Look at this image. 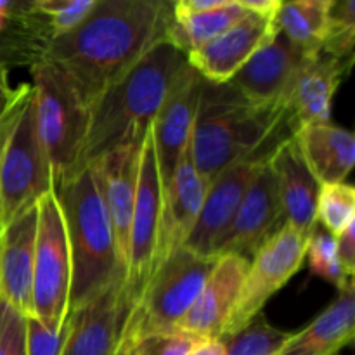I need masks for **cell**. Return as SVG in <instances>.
<instances>
[{"label": "cell", "instance_id": "cell-1", "mask_svg": "<svg viewBox=\"0 0 355 355\" xmlns=\"http://www.w3.org/2000/svg\"><path fill=\"white\" fill-rule=\"evenodd\" d=\"M172 2L97 0L80 26L54 38L45 58L54 62L90 110L97 97L165 42Z\"/></svg>", "mask_w": 355, "mask_h": 355}, {"label": "cell", "instance_id": "cell-2", "mask_svg": "<svg viewBox=\"0 0 355 355\" xmlns=\"http://www.w3.org/2000/svg\"><path fill=\"white\" fill-rule=\"evenodd\" d=\"M293 137L283 104H253L229 83H205L189 156L207 182L222 170Z\"/></svg>", "mask_w": 355, "mask_h": 355}, {"label": "cell", "instance_id": "cell-3", "mask_svg": "<svg viewBox=\"0 0 355 355\" xmlns=\"http://www.w3.org/2000/svg\"><path fill=\"white\" fill-rule=\"evenodd\" d=\"M186 64V55L162 42L104 90L90 106L80 170L113 149L141 144Z\"/></svg>", "mask_w": 355, "mask_h": 355}, {"label": "cell", "instance_id": "cell-4", "mask_svg": "<svg viewBox=\"0 0 355 355\" xmlns=\"http://www.w3.org/2000/svg\"><path fill=\"white\" fill-rule=\"evenodd\" d=\"M71 255L69 311L114 283H123L113 229L92 168L78 170L55 187Z\"/></svg>", "mask_w": 355, "mask_h": 355}, {"label": "cell", "instance_id": "cell-5", "mask_svg": "<svg viewBox=\"0 0 355 355\" xmlns=\"http://www.w3.org/2000/svg\"><path fill=\"white\" fill-rule=\"evenodd\" d=\"M30 75L38 132L58 187L80 170L90 110L64 73L47 58L33 62Z\"/></svg>", "mask_w": 355, "mask_h": 355}, {"label": "cell", "instance_id": "cell-6", "mask_svg": "<svg viewBox=\"0 0 355 355\" xmlns=\"http://www.w3.org/2000/svg\"><path fill=\"white\" fill-rule=\"evenodd\" d=\"M218 257L180 248L153 272L120 326L118 343L175 329L214 270Z\"/></svg>", "mask_w": 355, "mask_h": 355}, {"label": "cell", "instance_id": "cell-7", "mask_svg": "<svg viewBox=\"0 0 355 355\" xmlns=\"http://www.w3.org/2000/svg\"><path fill=\"white\" fill-rule=\"evenodd\" d=\"M54 189L51 159L38 132L31 90L0 156V229Z\"/></svg>", "mask_w": 355, "mask_h": 355}, {"label": "cell", "instance_id": "cell-8", "mask_svg": "<svg viewBox=\"0 0 355 355\" xmlns=\"http://www.w3.org/2000/svg\"><path fill=\"white\" fill-rule=\"evenodd\" d=\"M31 315L52 329L64 326L71 290V255L55 189L37 203Z\"/></svg>", "mask_w": 355, "mask_h": 355}, {"label": "cell", "instance_id": "cell-9", "mask_svg": "<svg viewBox=\"0 0 355 355\" xmlns=\"http://www.w3.org/2000/svg\"><path fill=\"white\" fill-rule=\"evenodd\" d=\"M162 193L163 184L158 170L153 132L149 128L139 151L137 189H135L134 214H132L130 236H128V262L123 284H121L123 318L142 293L151 276Z\"/></svg>", "mask_w": 355, "mask_h": 355}, {"label": "cell", "instance_id": "cell-10", "mask_svg": "<svg viewBox=\"0 0 355 355\" xmlns=\"http://www.w3.org/2000/svg\"><path fill=\"white\" fill-rule=\"evenodd\" d=\"M309 234L284 225L269 243L250 260L236 307L229 318L224 335H232L262 314L263 305L272 298L305 262Z\"/></svg>", "mask_w": 355, "mask_h": 355}, {"label": "cell", "instance_id": "cell-11", "mask_svg": "<svg viewBox=\"0 0 355 355\" xmlns=\"http://www.w3.org/2000/svg\"><path fill=\"white\" fill-rule=\"evenodd\" d=\"M274 151L276 148L257 151L255 155L222 170L208 182L200 217L184 248H189L198 255L214 257L215 246L231 225L243 198L263 165L269 163Z\"/></svg>", "mask_w": 355, "mask_h": 355}, {"label": "cell", "instance_id": "cell-12", "mask_svg": "<svg viewBox=\"0 0 355 355\" xmlns=\"http://www.w3.org/2000/svg\"><path fill=\"white\" fill-rule=\"evenodd\" d=\"M286 225L277 184L269 163L243 198L231 225L214 250V257L238 255L250 262L266 243Z\"/></svg>", "mask_w": 355, "mask_h": 355}, {"label": "cell", "instance_id": "cell-13", "mask_svg": "<svg viewBox=\"0 0 355 355\" xmlns=\"http://www.w3.org/2000/svg\"><path fill=\"white\" fill-rule=\"evenodd\" d=\"M205 83L207 82L186 64L153 121V141L163 186L172 179L180 159L189 151Z\"/></svg>", "mask_w": 355, "mask_h": 355}, {"label": "cell", "instance_id": "cell-14", "mask_svg": "<svg viewBox=\"0 0 355 355\" xmlns=\"http://www.w3.org/2000/svg\"><path fill=\"white\" fill-rule=\"evenodd\" d=\"M277 16V14H276ZM276 16L250 12L203 47L186 55V61L205 82L227 83L255 52L269 44L279 31Z\"/></svg>", "mask_w": 355, "mask_h": 355}, {"label": "cell", "instance_id": "cell-15", "mask_svg": "<svg viewBox=\"0 0 355 355\" xmlns=\"http://www.w3.org/2000/svg\"><path fill=\"white\" fill-rule=\"evenodd\" d=\"M207 189L208 182L194 168L187 151L172 179L163 186L151 276L165 260L186 246L200 217Z\"/></svg>", "mask_w": 355, "mask_h": 355}, {"label": "cell", "instance_id": "cell-16", "mask_svg": "<svg viewBox=\"0 0 355 355\" xmlns=\"http://www.w3.org/2000/svg\"><path fill=\"white\" fill-rule=\"evenodd\" d=\"M141 144L121 146L89 165L96 175L104 205H106L123 279L128 262V236H130L135 189H137Z\"/></svg>", "mask_w": 355, "mask_h": 355}, {"label": "cell", "instance_id": "cell-17", "mask_svg": "<svg viewBox=\"0 0 355 355\" xmlns=\"http://www.w3.org/2000/svg\"><path fill=\"white\" fill-rule=\"evenodd\" d=\"M250 262L238 255H222L198 293L193 307L180 319L177 329L200 340H218L236 307Z\"/></svg>", "mask_w": 355, "mask_h": 355}, {"label": "cell", "instance_id": "cell-18", "mask_svg": "<svg viewBox=\"0 0 355 355\" xmlns=\"http://www.w3.org/2000/svg\"><path fill=\"white\" fill-rule=\"evenodd\" d=\"M307 58L277 31L227 83L253 104H283L288 85Z\"/></svg>", "mask_w": 355, "mask_h": 355}, {"label": "cell", "instance_id": "cell-19", "mask_svg": "<svg viewBox=\"0 0 355 355\" xmlns=\"http://www.w3.org/2000/svg\"><path fill=\"white\" fill-rule=\"evenodd\" d=\"M347 71L345 64L322 52L305 59L283 97L293 135L305 125L329 123L333 97Z\"/></svg>", "mask_w": 355, "mask_h": 355}, {"label": "cell", "instance_id": "cell-20", "mask_svg": "<svg viewBox=\"0 0 355 355\" xmlns=\"http://www.w3.org/2000/svg\"><path fill=\"white\" fill-rule=\"evenodd\" d=\"M37 205L0 229V298L21 314L31 315Z\"/></svg>", "mask_w": 355, "mask_h": 355}, {"label": "cell", "instance_id": "cell-21", "mask_svg": "<svg viewBox=\"0 0 355 355\" xmlns=\"http://www.w3.org/2000/svg\"><path fill=\"white\" fill-rule=\"evenodd\" d=\"M121 319V283H114L68 312V336L61 355H113Z\"/></svg>", "mask_w": 355, "mask_h": 355}, {"label": "cell", "instance_id": "cell-22", "mask_svg": "<svg viewBox=\"0 0 355 355\" xmlns=\"http://www.w3.org/2000/svg\"><path fill=\"white\" fill-rule=\"evenodd\" d=\"M283 207L284 220L304 234L318 225V198L321 184L305 165L293 137L281 142L269 159Z\"/></svg>", "mask_w": 355, "mask_h": 355}, {"label": "cell", "instance_id": "cell-23", "mask_svg": "<svg viewBox=\"0 0 355 355\" xmlns=\"http://www.w3.org/2000/svg\"><path fill=\"white\" fill-rule=\"evenodd\" d=\"M293 141L321 186L340 184L354 168L355 137L350 130L329 123L305 125L298 128Z\"/></svg>", "mask_w": 355, "mask_h": 355}, {"label": "cell", "instance_id": "cell-24", "mask_svg": "<svg viewBox=\"0 0 355 355\" xmlns=\"http://www.w3.org/2000/svg\"><path fill=\"white\" fill-rule=\"evenodd\" d=\"M355 286L354 279L338 297L300 333H293L279 355H336L354 340Z\"/></svg>", "mask_w": 355, "mask_h": 355}, {"label": "cell", "instance_id": "cell-25", "mask_svg": "<svg viewBox=\"0 0 355 355\" xmlns=\"http://www.w3.org/2000/svg\"><path fill=\"white\" fill-rule=\"evenodd\" d=\"M245 14L246 10L243 9L239 0H227L222 7L208 10V12H170V19L165 30V42L177 49L180 54L187 55L229 30Z\"/></svg>", "mask_w": 355, "mask_h": 355}, {"label": "cell", "instance_id": "cell-26", "mask_svg": "<svg viewBox=\"0 0 355 355\" xmlns=\"http://www.w3.org/2000/svg\"><path fill=\"white\" fill-rule=\"evenodd\" d=\"M331 3L333 0L281 2L276 16L277 28L305 55H319L328 37Z\"/></svg>", "mask_w": 355, "mask_h": 355}, {"label": "cell", "instance_id": "cell-27", "mask_svg": "<svg viewBox=\"0 0 355 355\" xmlns=\"http://www.w3.org/2000/svg\"><path fill=\"white\" fill-rule=\"evenodd\" d=\"M293 333L269 324L262 314L232 335L220 336L225 355H279Z\"/></svg>", "mask_w": 355, "mask_h": 355}, {"label": "cell", "instance_id": "cell-28", "mask_svg": "<svg viewBox=\"0 0 355 355\" xmlns=\"http://www.w3.org/2000/svg\"><path fill=\"white\" fill-rule=\"evenodd\" d=\"M318 224L331 236H340L355 222V191L345 182L326 184L319 189Z\"/></svg>", "mask_w": 355, "mask_h": 355}, {"label": "cell", "instance_id": "cell-29", "mask_svg": "<svg viewBox=\"0 0 355 355\" xmlns=\"http://www.w3.org/2000/svg\"><path fill=\"white\" fill-rule=\"evenodd\" d=\"M355 45V2L333 0L329 10V30L322 45V54L336 59L350 69L354 64Z\"/></svg>", "mask_w": 355, "mask_h": 355}, {"label": "cell", "instance_id": "cell-30", "mask_svg": "<svg viewBox=\"0 0 355 355\" xmlns=\"http://www.w3.org/2000/svg\"><path fill=\"white\" fill-rule=\"evenodd\" d=\"M305 259L309 260L312 274L335 284L338 290H342L349 281L354 279V277L347 276L342 263H340L338 255H336L335 236L326 232L319 224L309 234Z\"/></svg>", "mask_w": 355, "mask_h": 355}, {"label": "cell", "instance_id": "cell-31", "mask_svg": "<svg viewBox=\"0 0 355 355\" xmlns=\"http://www.w3.org/2000/svg\"><path fill=\"white\" fill-rule=\"evenodd\" d=\"M200 342L203 340L175 328L116 343L113 355H187Z\"/></svg>", "mask_w": 355, "mask_h": 355}, {"label": "cell", "instance_id": "cell-32", "mask_svg": "<svg viewBox=\"0 0 355 355\" xmlns=\"http://www.w3.org/2000/svg\"><path fill=\"white\" fill-rule=\"evenodd\" d=\"M31 2L33 9L44 17L51 38L54 40L80 26L94 10L97 0H31Z\"/></svg>", "mask_w": 355, "mask_h": 355}, {"label": "cell", "instance_id": "cell-33", "mask_svg": "<svg viewBox=\"0 0 355 355\" xmlns=\"http://www.w3.org/2000/svg\"><path fill=\"white\" fill-rule=\"evenodd\" d=\"M47 45L38 38L21 33L0 35V66H28L45 58Z\"/></svg>", "mask_w": 355, "mask_h": 355}, {"label": "cell", "instance_id": "cell-34", "mask_svg": "<svg viewBox=\"0 0 355 355\" xmlns=\"http://www.w3.org/2000/svg\"><path fill=\"white\" fill-rule=\"evenodd\" d=\"M0 355H26V315L0 298Z\"/></svg>", "mask_w": 355, "mask_h": 355}, {"label": "cell", "instance_id": "cell-35", "mask_svg": "<svg viewBox=\"0 0 355 355\" xmlns=\"http://www.w3.org/2000/svg\"><path fill=\"white\" fill-rule=\"evenodd\" d=\"M68 336V318L61 329H52L26 315V355H61Z\"/></svg>", "mask_w": 355, "mask_h": 355}, {"label": "cell", "instance_id": "cell-36", "mask_svg": "<svg viewBox=\"0 0 355 355\" xmlns=\"http://www.w3.org/2000/svg\"><path fill=\"white\" fill-rule=\"evenodd\" d=\"M30 92L31 87L28 85V83H23V85H19L17 89H14L12 92H10L9 99H7L6 104L0 107V156H2L3 144H6L7 137H9L17 116L21 114L28 97H30Z\"/></svg>", "mask_w": 355, "mask_h": 355}, {"label": "cell", "instance_id": "cell-37", "mask_svg": "<svg viewBox=\"0 0 355 355\" xmlns=\"http://www.w3.org/2000/svg\"><path fill=\"white\" fill-rule=\"evenodd\" d=\"M354 225L350 224L345 231L340 236H336V255H338L340 263H342L343 270L347 276L354 277L355 274V231Z\"/></svg>", "mask_w": 355, "mask_h": 355}, {"label": "cell", "instance_id": "cell-38", "mask_svg": "<svg viewBox=\"0 0 355 355\" xmlns=\"http://www.w3.org/2000/svg\"><path fill=\"white\" fill-rule=\"evenodd\" d=\"M187 355H225L220 340H203Z\"/></svg>", "mask_w": 355, "mask_h": 355}, {"label": "cell", "instance_id": "cell-39", "mask_svg": "<svg viewBox=\"0 0 355 355\" xmlns=\"http://www.w3.org/2000/svg\"><path fill=\"white\" fill-rule=\"evenodd\" d=\"M10 92H12V89L9 87V68L0 66V107L9 99Z\"/></svg>", "mask_w": 355, "mask_h": 355}, {"label": "cell", "instance_id": "cell-40", "mask_svg": "<svg viewBox=\"0 0 355 355\" xmlns=\"http://www.w3.org/2000/svg\"><path fill=\"white\" fill-rule=\"evenodd\" d=\"M336 355H338V354H336Z\"/></svg>", "mask_w": 355, "mask_h": 355}]
</instances>
